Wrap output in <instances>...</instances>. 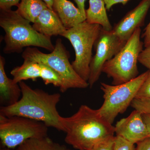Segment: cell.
<instances>
[{
	"label": "cell",
	"instance_id": "obj_33",
	"mask_svg": "<svg viewBox=\"0 0 150 150\" xmlns=\"http://www.w3.org/2000/svg\"><path fill=\"white\" fill-rule=\"evenodd\" d=\"M1 150H12L11 149H8L7 148H3L2 149H1Z\"/></svg>",
	"mask_w": 150,
	"mask_h": 150
},
{
	"label": "cell",
	"instance_id": "obj_27",
	"mask_svg": "<svg viewBox=\"0 0 150 150\" xmlns=\"http://www.w3.org/2000/svg\"><path fill=\"white\" fill-rule=\"evenodd\" d=\"M137 144L136 150H150V137L142 140Z\"/></svg>",
	"mask_w": 150,
	"mask_h": 150
},
{
	"label": "cell",
	"instance_id": "obj_32",
	"mask_svg": "<svg viewBox=\"0 0 150 150\" xmlns=\"http://www.w3.org/2000/svg\"><path fill=\"white\" fill-rule=\"evenodd\" d=\"M49 8L51 9H53V3H54V0H43Z\"/></svg>",
	"mask_w": 150,
	"mask_h": 150
},
{
	"label": "cell",
	"instance_id": "obj_21",
	"mask_svg": "<svg viewBox=\"0 0 150 150\" xmlns=\"http://www.w3.org/2000/svg\"><path fill=\"white\" fill-rule=\"evenodd\" d=\"M113 150H136L134 144L118 136L114 137Z\"/></svg>",
	"mask_w": 150,
	"mask_h": 150
},
{
	"label": "cell",
	"instance_id": "obj_11",
	"mask_svg": "<svg viewBox=\"0 0 150 150\" xmlns=\"http://www.w3.org/2000/svg\"><path fill=\"white\" fill-rule=\"evenodd\" d=\"M114 129L116 136L122 137L134 144L149 137L142 113L137 110H134L128 117L118 121Z\"/></svg>",
	"mask_w": 150,
	"mask_h": 150
},
{
	"label": "cell",
	"instance_id": "obj_3",
	"mask_svg": "<svg viewBox=\"0 0 150 150\" xmlns=\"http://www.w3.org/2000/svg\"><path fill=\"white\" fill-rule=\"evenodd\" d=\"M0 26L5 32L4 53H21L23 48L40 47L49 51L55 46L51 37L38 32L30 22L20 15L16 11L0 10Z\"/></svg>",
	"mask_w": 150,
	"mask_h": 150
},
{
	"label": "cell",
	"instance_id": "obj_26",
	"mask_svg": "<svg viewBox=\"0 0 150 150\" xmlns=\"http://www.w3.org/2000/svg\"><path fill=\"white\" fill-rule=\"evenodd\" d=\"M130 0H103L105 4L106 10H109L112 6L118 4H121L125 5Z\"/></svg>",
	"mask_w": 150,
	"mask_h": 150
},
{
	"label": "cell",
	"instance_id": "obj_30",
	"mask_svg": "<svg viewBox=\"0 0 150 150\" xmlns=\"http://www.w3.org/2000/svg\"><path fill=\"white\" fill-rule=\"evenodd\" d=\"M50 150H71L66 146L61 145L58 143H53Z\"/></svg>",
	"mask_w": 150,
	"mask_h": 150
},
{
	"label": "cell",
	"instance_id": "obj_9",
	"mask_svg": "<svg viewBox=\"0 0 150 150\" xmlns=\"http://www.w3.org/2000/svg\"><path fill=\"white\" fill-rule=\"evenodd\" d=\"M126 42L119 38L113 30L108 31L102 28L94 45L96 54L90 64L89 87H92L98 81L105 64L118 54Z\"/></svg>",
	"mask_w": 150,
	"mask_h": 150
},
{
	"label": "cell",
	"instance_id": "obj_31",
	"mask_svg": "<svg viewBox=\"0 0 150 150\" xmlns=\"http://www.w3.org/2000/svg\"><path fill=\"white\" fill-rule=\"evenodd\" d=\"M143 119L144 121L148 130L149 136L150 137V115L147 114H142Z\"/></svg>",
	"mask_w": 150,
	"mask_h": 150
},
{
	"label": "cell",
	"instance_id": "obj_1",
	"mask_svg": "<svg viewBox=\"0 0 150 150\" xmlns=\"http://www.w3.org/2000/svg\"><path fill=\"white\" fill-rule=\"evenodd\" d=\"M65 141L78 150H91L100 142L115 137L112 124L103 118L98 110L86 105H81L75 114L61 117Z\"/></svg>",
	"mask_w": 150,
	"mask_h": 150
},
{
	"label": "cell",
	"instance_id": "obj_22",
	"mask_svg": "<svg viewBox=\"0 0 150 150\" xmlns=\"http://www.w3.org/2000/svg\"><path fill=\"white\" fill-rule=\"evenodd\" d=\"M150 98V71L138 91L135 98Z\"/></svg>",
	"mask_w": 150,
	"mask_h": 150
},
{
	"label": "cell",
	"instance_id": "obj_7",
	"mask_svg": "<svg viewBox=\"0 0 150 150\" xmlns=\"http://www.w3.org/2000/svg\"><path fill=\"white\" fill-rule=\"evenodd\" d=\"M149 72V70L128 82L118 85L101 83L100 89L103 92L104 101L98 110L105 120L112 124L119 114L126 111L136 97Z\"/></svg>",
	"mask_w": 150,
	"mask_h": 150
},
{
	"label": "cell",
	"instance_id": "obj_13",
	"mask_svg": "<svg viewBox=\"0 0 150 150\" xmlns=\"http://www.w3.org/2000/svg\"><path fill=\"white\" fill-rule=\"evenodd\" d=\"M6 61L0 56V103L2 106L12 105L19 100L21 90L19 83H16L6 74Z\"/></svg>",
	"mask_w": 150,
	"mask_h": 150
},
{
	"label": "cell",
	"instance_id": "obj_5",
	"mask_svg": "<svg viewBox=\"0 0 150 150\" xmlns=\"http://www.w3.org/2000/svg\"><path fill=\"white\" fill-rule=\"evenodd\" d=\"M141 34V28H139L121 51L103 66L102 73L112 79L113 85L126 83L138 76V58L144 45L140 39Z\"/></svg>",
	"mask_w": 150,
	"mask_h": 150
},
{
	"label": "cell",
	"instance_id": "obj_10",
	"mask_svg": "<svg viewBox=\"0 0 150 150\" xmlns=\"http://www.w3.org/2000/svg\"><path fill=\"white\" fill-rule=\"evenodd\" d=\"M150 8V0H142L135 8L115 24L112 30L121 40L127 41L137 28L144 25Z\"/></svg>",
	"mask_w": 150,
	"mask_h": 150
},
{
	"label": "cell",
	"instance_id": "obj_20",
	"mask_svg": "<svg viewBox=\"0 0 150 150\" xmlns=\"http://www.w3.org/2000/svg\"><path fill=\"white\" fill-rule=\"evenodd\" d=\"M131 105L135 110H139L142 114L150 115V98H134Z\"/></svg>",
	"mask_w": 150,
	"mask_h": 150
},
{
	"label": "cell",
	"instance_id": "obj_15",
	"mask_svg": "<svg viewBox=\"0 0 150 150\" xmlns=\"http://www.w3.org/2000/svg\"><path fill=\"white\" fill-rule=\"evenodd\" d=\"M89 6L86 10V21L91 24H98L105 30H112V27L106 13L103 0H89Z\"/></svg>",
	"mask_w": 150,
	"mask_h": 150
},
{
	"label": "cell",
	"instance_id": "obj_23",
	"mask_svg": "<svg viewBox=\"0 0 150 150\" xmlns=\"http://www.w3.org/2000/svg\"><path fill=\"white\" fill-rule=\"evenodd\" d=\"M138 62L150 71V44L140 53Z\"/></svg>",
	"mask_w": 150,
	"mask_h": 150
},
{
	"label": "cell",
	"instance_id": "obj_4",
	"mask_svg": "<svg viewBox=\"0 0 150 150\" xmlns=\"http://www.w3.org/2000/svg\"><path fill=\"white\" fill-rule=\"evenodd\" d=\"M24 60L43 64L54 70L64 81L67 88H86L88 82L76 72L69 62V54L59 38L56 40L54 50L45 54L36 48L28 47L22 54Z\"/></svg>",
	"mask_w": 150,
	"mask_h": 150
},
{
	"label": "cell",
	"instance_id": "obj_17",
	"mask_svg": "<svg viewBox=\"0 0 150 150\" xmlns=\"http://www.w3.org/2000/svg\"><path fill=\"white\" fill-rule=\"evenodd\" d=\"M16 11L33 23L44 9L48 7L43 0H21Z\"/></svg>",
	"mask_w": 150,
	"mask_h": 150
},
{
	"label": "cell",
	"instance_id": "obj_18",
	"mask_svg": "<svg viewBox=\"0 0 150 150\" xmlns=\"http://www.w3.org/2000/svg\"><path fill=\"white\" fill-rule=\"evenodd\" d=\"M40 65V78L43 80L45 85L53 84L59 88L60 91L62 93L68 90L64 81L59 74L50 67L38 63Z\"/></svg>",
	"mask_w": 150,
	"mask_h": 150
},
{
	"label": "cell",
	"instance_id": "obj_19",
	"mask_svg": "<svg viewBox=\"0 0 150 150\" xmlns=\"http://www.w3.org/2000/svg\"><path fill=\"white\" fill-rule=\"evenodd\" d=\"M53 143L48 137L30 139L18 146L16 150H50Z\"/></svg>",
	"mask_w": 150,
	"mask_h": 150
},
{
	"label": "cell",
	"instance_id": "obj_14",
	"mask_svg": "<svg viewBox=\"0 0 150 150\" xmlns=\"http://www.w3.org/2000/svg\"><path fill=\"white\" fill-rule=\"evenodd\" d=\"M53 9L67 29L86 20V15L68 0H54Z\"/></svg>",
	"mask_w": 150,
	"mask_h": 150
},
{
	"label": "cell",
	"instance_id": "obj_12",
	"mask_svg": "<svg viewBox=\"0 0 150 150\" xmlns=\"http://www.w3.org/2000/svg\"><path fill=\"white\" fill-rule=\"evenodd\" d=\"M32 26L39 33L50 37L62 36L67 30L56 12L48 7L42 11Z\"/></svg>",
	"mask_w": 150,
	"mask_h": 150
},
{
	"label": "cell",
	"instance_id": "obj_2",
	"mask_svg": "<svg viewBox=\"0 0 150 150\" xmlns=\"http://www.w3.org/2000/svg\"><path fill=\"white\" fill-rule=\"evenodd\" d=\"M21 96L16 103L1 106L0 114L11 117L20 116L43 122L48 127L64 132L56 106L61 99L59 93L50 94L40 89H33L21 81L19 83Z\"/></svg>",
	"mask_w": 150,
	"mask_h": 150
},
{
	"label": "cell",
	"instance_id": "obj_16",
	"mask_svg": "<svg viewBox=\"0 0 150 150\" xmlns=\"http://www.w3.org/2000/svg\"><path fill=\"white\" fill-rule=\"evenodd\" d=\"M11 74L13 76V80L16 83L29 79L35 81L40 78V65L37 62L24 60L22 65L11 70Z\"/></svg>",
	"mask_w": 150,
	"mask_h": 150
},
{
	"label": "cell",
	"instance_id": "obj_29",
	"mask_svg": "<svg viewBox=\"0 0 150 150\" xmlns=\"http://www.w3.org/2000/svg\"><path fill=\"white\" fill-rule=\"evenodd\" d=\"M86 0H74L76 4L77 7L82 12L86 15L85 8V3Z\"/></svg>",
	"mask_w": 150,
	"mask_h": 150
},
{
	"label": "cell",
	"instance_id": "obj_25",
	"mask_svg": "<svg viewBox=\"0 0 150 150\" xmlns=\"http://www.w3.org/2000/svg\"><path fill=\"white\" fill-rule=\"evenodd\" d=\"M21 0H0V10L11 9L14 6H17Z\"/></svg>",
	"mask_w": 150,
	"mask_h": 150
},
{
	"label": "cell",
	"instance_id": "obj_6",
	"mask_svg": "<svg viewBox=\"0 0 150 150\" xmlns=\"http://www.w3.org/2000/svg\"><path fill=\"white\" fill-rule=\"evenodd\" d=\"M102 27L91 24L86 21L71 28L67 29L63 37L69 40L74 49L75 59L72 66L84 80L88 81L92 49Z\"/></svg>",
	"mask_w": 150,
	"mask_h": 150
},
{
	"label": "cell",
	"instance_id": "obj_28",
	"mask_svg": "<svg viewBox=\"0 0 150 150\" xmlns=\"http://www.w3.org/2000/svg\"><path fill=\"white\" fill-rule=\"evenodd\" d=\"M142 37L144 38V46L147 47L150 44V21L146 27L145 28L144 32L142 35Z\"/></svg>",
	"mask_w": 150,
	"mask_h": 150
},
{
	"label": "cell",
	"instance_id": "obj_24",
	"mask_svg": "<svg viewBox=\"0 0 150 150\" xmlns=\"http://www.w3.org/2000/svg\"><path fill=\"white\" fill-rule=\"evenodd\" d=\"M114 137L100 142L91 150H113Z\"/></svg>",
	"mask_w": 150,
	"mask_h": 150
},
{
	"label": "cell",
	"instance_id": "obj_8",
	"mask_svg": "<svg viewBox=\"0 0 150 150\" xmlns=\"http://www.w3.org/2000/svg\"><path fill=\"white\" fill-rule=\"evenodd\" d=\"M48 128L43 122L30 118L0 114V139L4 148L12 149L30 139L47 137Z\"/></svg>",
	"mask_w": 150,
	"mask_h": 150
}]
</instances>
